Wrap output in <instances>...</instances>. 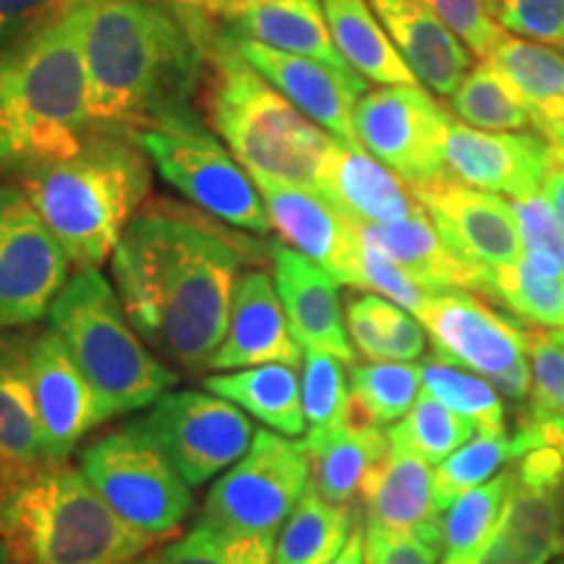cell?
<instances>
[{"label": "cell", "mask_w": 564, "mask_h": 564, "mask_svg": "<svg viewBox=\"0 0 564 564\" xmlns=\"http://www.w3.org/2000/svg\"><path fill=\"white\" fill-rule=\"evenodd\" d=\"M264 246L202 209L154 199L112 251V280L141 340L175 369L209 371L243 264Z\"/></svg>", "instance_id": "6da1fadb"}, {"label": "cell", "mask_w": 564, "mask_h": 564, "mask_svg": "<svg viewBox=\"0 0 564 564\" xmlns=\"http://www.w3.org/2000/svg\"><path fill=\"white\" fill-rule=\"evenodd\" d=\"M84 58L91 131L131 137L204 123L194 102L207 58L167 0H89Z\"/></svg>", "instance_id": "7a4b0ae2"}, {"label": "cell", "mask_w": 564, "mask_h": 564, "mask_svg": "<svg viewBox=\"0 0 564 564\" xmlns=\"http://www.w3.org/2000/svg\"><path fill=\"white\" fill-rule=\"evenodd\" d=\"M87 3L0 47V171L66 160L89 139Z\"/></svg>", "instance_id": "3957f363"}, {"label": "cell", "mask_w": 564, "mask_h": 564, "mask_svg": "<svg viewBox=\"0 0 564 564\" xmlns=\"http://www.w3.org/2000/svg\"><path fill=\"white\" fill-rule=\"evenodd\" d=\"M175 9L188 21L207 58L202 95L209 129L228 144L251 178L316 192L322 165L337 139L303 116L238 53L236 37L220 21L188 6Z\"/></svg>", "instance_id": "277c9868"}, {"label": "cell", "mask_w": 564, "mask_h": 564, "mask_svg": "<svg viewBox=\"0 0 564 564\" xmlns=\"http://www.w3.org/2000/svg\"><path fill=\"white\" fill-rule=\"evenodd\" d=\"M76 270H100L152 194V162L123 133L91 131L76 154L17 175Z\"/></svg>", "instance_id": "5b68a950"}, {"label": "cell", "mask_w": 564, "mask_h": 564, "mask_svg": "<svg viewBox=\"0 0 564 564\" xmlns=\"http://www.w3.org/2000/svg\"><path fill=\"white\" fill-rule=\"evenodd\" d=\"M0 541L19 564H133L154 544L68 463L0 486Z\"/></svg>", "instance_id": "8992f818"}, {"label": "cell", "mask_w": 564, "mask_h": 564, "mask_svg": "<svg viewBox=\"0 0 564 564\" xmlns=\"http://www.w3.org/2000/svg\"><path fill=\"white\" fill-rule=\"evenodd\" d=\"M47 327L87 377L108 421L147 411L178 384V371L141 340L100 270H79L66 282L47 312Z\"/></svg>", "instance_id": "52a82bcc"}, {"label": "cell", "mask_w": 564, "mask_h": 564, "mask_svg": "<svg viewBox=\"0 0 564 564\" xmlns=\"http://www.w3.org/2000/svg\"><path fill=\"white\" fill-rule=\"evenodd\" d=\"M79 468L116 514L154 541L178 531L194 510L192 486L133 421L91 442Z\"/></svg>", "instance_id": "ba28073f"}, {"label": "cell", "mask_w": 564, "mask_h": 564, "mask_svg": "<svg viewBox=\"0 0 564 564\" xmlns=\"http://www.w3.org/2000/svg\"><path fill=\"white\" fill-rule=\"evenodd\" d=\"M152 167L196 209L230 228L267 236L272 220L249 171L225 150L207 123L131 133Z\"/></svg>", "instance_id": "9c48e42d"}, {"label": "cell", "mask_w": 564, "mask_h": 564, "mask_svg": "<svg viewBox=\"0 0 564 564\" xmlns=\"http://www.w3.org/2000/svg\"><path fill=\"white\" fill-rule=\"evenodd\" d=\"M308 484L312 457L306 440L259 429L249 453L212 484L199 523L278 539Z\"/></svg>", "instance_id": "30bf717a"}, {"label": "cell", "mask_w": 564, "mask_h": 564, "mask_svg": "<svg viewBox=\"0 0 564 564\" xmlns=\"http://www.w3.org/2000/svg\"><path fill=\"white\" fill-rule=\"evenodd\" d=\"M419 322L436 358L481 373L512 403L531 398L528 324L518 316L497 312L468 291H442L434 293Z\"/></svg>", "instance_id": "8fae6325"}, {"label": "cell", "mask_w": 564, "mask_h": 564, "mask_svg": "<svg viewBox=\"0 0 564 564\" xmlns=\"http://www.w3.org/2000/svg\"><path fill=\"white\" fill-rule=\"evenodd\" d=\"M137 426L199 489L249 453L257 429L241 408L207 390H171L139 415Z\"/></svg>", "instance_id": "7c38bea8"}, {"label": "cell", "mask_w": 564, "mask_h": 564, "mask_svg": "<svg viewBox=\"0 0 564 564\" xmlns=\"http://www.w3.org/2000/svg\"><path fill=\"white\" fill-rule=\"evenodd\" d=\"M449 121L453 112L419 84L369 89L352 112L358 144L411 188L449 178L444 167Z\"/></svg>", "instance_id": "4fadbf2b"}, {"label": "cell", "mask_w": 564, "mask_h": 564, "mask_svg": "<svg viewBox=\"0 0 564 564\" xmlns=\"http://www.w3.org/2000/svg\"><path fill=\"white\" fill-rule=\"evenodd\" d=\"M70 259L19 183L0 181V329L45 319L66 288Z\"/></svg>", "instance_id": "5bb4252c"}, {"label": "cell", "mask_w": 564, "mask_h": 564, "mask_svg": "<svg viewBox=\"0 0 564 564\" xmlns=\"http://www.w3.org/2000/svg\"><path fill=\"white\" fill-rule=\"evenodd\" d=\"M512 470L505 510L470 564H549L564 554V455L544 444Z\"/></svg>", "instance_id": "9a60e30c"}, {"label": "cell", "mask_w": 564, "mask_h": 564, "mask_svg": "<svg viewBox=\"0 0 564 564\" xmlns=\"http://www.w3.org/2000/svg\"><path fill=\"white\" fill-rule=\"evenodd\" d=\"M13 343L30 373L53 463H68L84 436L108 421L100 400L51 327L13 337Z\"/></svg>", "instance_id": "2e32d148"}, {"label": "cell", "mask_w": 564, "mask_h": 564, "mask_svg": "<svg viewBox=\"0 0 564 564\" xmlns=\"http://www.w3.org/2000/svg\"><path fill=\"white\" fill-rule=\"evenodd\" d=\"M560 160L539 131L491 133L449 121L444 139V167L463 186L510 199L541 194L549 167Z\"/></svg>", "instance_id": "e0dca14e"}, {"label": "cell", "mask_w": 564, "mask_h": 564, "mask_svg": "<svg viewBox=\"0 0 564 564\" xmlns=\"http://www.w3.org/2000/svg\"><path fill=\"white\" fill-rule=\"evenodd\" d=\"M253 183L282 241L327 270L340 285L364 291L361 241L356 223L314 188L272 178H253Z\"/></svg>", "instance_id": "ac0fdd59"}, {"label": "cell", "mask_w": 564, "mask_h": 564, "mask_svg": "<svg viewBox=\"0 0 564 564\" xmlns=\"http://www.w3.org/2000/svg\"><path fill=\"white\" fill-rule=\"evenodd\" d=\"M444 243L465 262L499 270L523 257L510 199L453 178L413 188Z\"/></svg>", "instance_id": "d6986e66"}, {"label": "cell", "mask_w": 564, "mask_h": 564, "mask_svg": "<svg viewBox=\"0 0 564 564\" xmlns=\"http://www.w3.org/2000/svg\"><path fill=\"white\" fill-rule=\"evenodd\" d=\"M236 37V34H232ZM238 53L251 63L285 100H291L303 116L348 147L358 144L352 112L369 91L366 79H350L340 70L324 66L314 58L274 51L262 42L236 37Z\"/></svg>", "instance_id": "ffe728a7"}, {"label": "cell", "mask_w": 564, "mask_h": 564, "mask_svg": "<svg viewBox=\"0 0 564 564\" xmlns=\"http://www.w3.org/2000/svg\"><path fill=\"white\" fill-rule=\"evenodd\" d=\"M262 364H303V348L293 337L291 322L262 267L241 272L230 303V319L223 343L209 361V371H236Z\"/></svg>", "instance_id": "44dd1931"}, {"label": "cell", "mask_w": 564, "mask_h": 564, "mask_svg": "<svg viewBox=\"0 0 564 564\" xmlns=\"http://www.w3.org/2000/svg\"><path fill=\"white\" fill-rule=\"evenodd\" d=\"M272 280L303 350H322L348 366L356 361L337 282L327 270L285 241L270 243Z\"/></svg>", "instance_id": "7402d4cb"}, {"label": "cell", "mask_w": 564, "mask_h": 564, "mask_svg": "<svg viewBox=\"0 0 564 564\" xmlns=\"http://www.w3.org/2000/svg\"><path fill=\"white\" fill-rule=\"evenodd\" d=\"M387 440L390 447L358 494L364 523L442 539V507L436 505L432 463L390 429Z\"/></svg>", "instance_id": "603a6c76"}, {"label": "cell", "mask_w": 564, "mask_h": 564, "mask_svg": "<svg viewBox=\"0 0 564 564\" xmlns=\"http://www.w3.org/2000/svg\"><path fill=\"white\" fill-rule=\"evenodd\" d=\"M324 199L356 225L398 223L423 215L413 188L364 147L335 141L316 186Z\"/></svg>", "instance_id": "cb8c5ba5"}, {"label": "cell", "mask_w": 564, "mask_h": 564, "mask_svg": "<svg viewBox=\"0 0 564 564\" xmlns=\"http://www.w3.org/2000/svg\"><path fill=\"white\" fill-rule=\"evenodd\" d=\"M358 238L361 246H369L403 267L429 291H468L489 299L491 270L465 262L460 253L449 249L426 212L398 223L358 225Z\"/></svg>", "instance_id": "d4e9b609"}, {"label": "cell", "mask_w": 564, "mask_h": 564, "mask_svg": "<svg viewBox=\"0 0 564 564\" xmlns=\"http://www.w3.org/2000/svg\"><path fill=\"white\" fill-rule=\"evenodd\" d=\"M369 3L419 84L440 97H453L474 68V53L457 40V34L419 0Z\"/></svg>", "instance_id": "484cf974"}, {"label": "cell", "mask_w": 564, "mask_h": 564, "mask_svg": "<svg viewBox=\"0 0 564 564\" xmlns=\"http://www.w3.org/2000/svg\"><path fill=\"white\" fill-rule=\"evenodd\" d=\"M37 400L13 337H0V486L51 468Z\"/></svg>", "instance_id": "4316f807"}, {"label": "cell", "mask_w": 564, "mask_h": 564, "mask_svg": "<svg viewBox=\"0 0 564 564\" xmlns=\"http://www.w3.org/2000/svg\"><path fill=\"white\" fill-rule=\"evenodd\" d=\"M220 24L236 37L262 42L282 53L314 58L350 79H364L337 51L322 0H267V3L236 11Z\"/></svg>", "instance_id": "83f0119b"}, {"label": "cell", "mask_w": 564, "mask_h": 564, "mask_svg": "<svg viewBox=\"0 0 564 564\" xmlns=\"http://www.w3.org/2000/svg\"><path fill=\"white\" fill-rule=\"evenodd\" d=\"M484 63L523 105L533 129L554 144L564 123V53L507 32Z\"/></svg>", "instance_id": "f1b7e54d"}, {"label": "cell", "mask_w": 564, "mask_h": 564, "mask_svg": "<svg viewBox=\"0 0 564 564\" xmlns=\"http://www.w3.org/2000/svg\"><path fill=\"white\" fill-rule=\"evenodd\" d=\"M312 457V489L324 502L352 507L371 468L382 460L390 440L382 426H361L345 421L343 426L306 432Z\"/></svg>", "instance_id": "f546056e"}, {"label": "cell", "mask_w": 564, "mask_h": 564, "mask_svg": "<svg viewBox=\"0 0 564 564\" xmlns=\"http://www.w3.org/2000/svg\"><path fill=\"white\" fill-rule=\"evenodd\" d=\"M204 390L238 405L272 432L299 440L308 432L301 403V377L295 366L262 364L249 369L217 371L204 377Z\"/></svg>", "instance_id": "4dcf8cb0"}, {"label": "cell", "mask_w": 564, "mask_h": 564, "mask_svg": "<svg viewBox=\"0 0 564 564\" xmlns=\"http://www.w3.org/2000/svg\"><path fill=\"white\" fill-rule=\"evenodd\" d=\"M322 6L337 51L356 74L382 87L419 84L369 0H322Z\"/></svg>", "instance_id": "1f68e13d"}, {"label": "cell", "mask_w": 564, "mask_h": 564, "mask_svg": "<svg viewBox=\"0 0 564 564\" xmlns=\"http://www.w3.org/2000/svg\"><path fill=\"white\" fill-rule=\"evenodd\" d=\"M535 447H544V436L533 421L518 415L514 432L502 434H474L460 449H455L447 460H442L434 470L436 505L442 512L455 502L465 491L476 489L499 476L507 465L531 453Z\"/></svg>", "instance_id": "d6a6232c"}, {"label": "cell", "mask_w": 564, "mask_h": 564, "mask_svg": "<svg viewBox=\"0 0 564 564\" xmlns=\"http://www.w3.org/2000/svg\"><path fill=\"white\" fill-rule=\"evenodd\" d=\"M345 324H348L352 348L369 361L411 364L426 352L423 324L379 293H348Z\"/></svg>", "instance_id": "836d02e7"}, {"label": "cell", "mask_w": 564, "mask_h": 564, "mask_svg": "<svg viewBox=\"0 0 564 564\" xmlns=\"http://www.w3.org/2000/svg\"><path fill=\"white\" fill-rule=\"evenodd\" d=\"M358 520L361 510L324 502L308 484L299 507L280 528L272 564H333Z\"/></svg>", "instance_id": "e575fe53"}, {"label": "cell", "mask_w": 564, "mask_h": 564, "mask_svg": "<svg viewBox=\"0 0 564 564\" xmlns=\"http://www.w3.org/2000/svg\"><path fill=\"white\" fill-rule=\"evenodd\" d=\"M421 366L369 361L350 369V423L392 426L403 421L421 394Z\"/></svg>", "instance_id": "d590c367"}, {"label": "cell", "mask_w": 564, "mask_h": 564, "mask_svg": "<svg viewBox=\"0 0 564 564\" xmlns=\"http://www.w3.org/2000/svg\"><path fill=\"white\" fill-rule=\"evenodd\" d=\"M514 481L512 463L499 476L476 489L460 494L442 518V560L440 564H470L478 549L489 539L505 510Z\"/></svg>", "instance_id": "8d00e7d4"}, {"label": "cell", "mask_w": 564, "mask_h": 564, "mask_svg": "<svg viewBox=\"0 0 564 564\" xmlns=\"http://www.w3.org/2000/svg\"><path fill=\"white\" fill-rule=\"evenodd\" d=\"M421 387L449 411L468 419L478 432H510L505 403L489 379L476 377L463 366L447 364L442 358H432V361L421 364Z\"/></svg>", "instance_id": "74e56055"}, {"label": "cell", "mask_w": 564, "mask_h": 564, "mask_svg": "<svg viewBox=\"0 0 564 564\" xmlns=\"http://www.w3.org/2000/svg\"><path fill=\"white\" fill-rule=\"evenodd\" d=\"M272 535H246L196 523L192 531L154 549L137 564H272Z\"/></svg>", "instance_id": "f35d334b"}, {"label": "cell", "mask_w": 564, "mask_h": 564, "mask_svg": "<svg viewBox=\"0 0 564 564\" xmlns=\"http://www.w3.org/2000/svg\"><path fill=\"white\" fill-rule=\"evenodd\" d=\"M491 301L528 327L564 329V278L535 272L523 257L514 264L491 270Z\"/></svg>", "instance_id": "ab89813d"}, {"label": "cell", "mask_w": 564, "mask_h": 564, "mask_svg": "<svg viewBox=\"0 0 564 564\" xmlns=\"http://www.w3.org/2000/svg\"><path fill=\"white\" fill-rule=\"evenodd\" d=\"M449 112L478 131H535L523 105L514 100V95L499 79L497 70L484 61L468 70L460 87L449 97Z\"/></svg>", "instance_id": "60d3db41"}, {"label": "cell", "mask_w": 564, "mask_h": 564, "mask_svg": "<svg viewBox=\"0 0 564 564\" xmlns=\"http://www.w3.org/2000/svg\"><path fill=\"white\" fill-rule=\"evenodd\" d=\"M387 429L405 444H411L415 453L432 465L447 460L455 449H460L476 434L474 423L449 411L426 390H421L419 400H415L411 413L403 421L392 423Z\"/></svg>", "instance_id": "b9f144b4"}, {"label": "cell", "mask_w": 564, "mask_h": 564, "mask_svg": "<svg viewBox=\"0 0 564 564\" xmlns=\"http://www.w3.org/2000/svg\"><path fill=\"white\" fill-rule=\"evenodd\" d=\"M301 403L308 432L343 426L350 413V390L345 361L322 350H303Z\"/></svg>", "instance_id": "7bdbcfd3"}, {"label": "cell", "mask_w": 564, "mask_h": 564, "mask_svg": "<svg viewBox=\"0 0 564 564\" xmlns=\"http://www.w3.org/2000/svg\"><path fill=\"white\" fill-rule=\"evenodd\" d=\"M528 361L533 387L520 415L535 423L564 419V329L528 327Z\"/></svg>", "instance_id": "ee69618b"}, {"label": "cell", "mask_w": 564, "mask_h": 564, "mask_svg": "<svg viewBox=\"0 0 564 564\" xmlns=\"http://www.w3.org/2000/svg\"><path fill=\"white\" fill-rule=\"evenodd\" d=\"M523 259L546 278H564V230L544 194L510 199Z\"/></svg>", "instance_id": "f6af8a7d"}, {"label": "cell", "mask_w": 564, "mask_h": 564, "mask_svg": "<svg viewBox=\"0 0 564 564\" xmlns=\"http://www.w3.org/2000/svg\"><path fill=\"white\" fill-rule=\"evenodd\" d=\"M442 24L457 34L476 58L486 61L505 40L507 30L499 24L497 0H419Z\"/></svg>", "instance_id": "bcb514c9"}, {"label": "cell", "mask_w": 564, "mask_h": 564, "mask_svg": "<svg viewBox=\"0 0 564 564\" xmlns=\"http://www.w3.org/2000/svg\"><path fill=\"white\" fill-rule=\"evenodd\" d=\"M361 241V238H358ZM361 274H364V291L384 295L387 301L398 303L415 319L426 312L429 301L434 299V291L421 285L413 274H408L403 267H398L390 259L382 257L379 251L361 246Z\"/></svg>", "instance_id": "7dc6e473"}, {"label": "cell", "mask_w": 564, "mask_h": 564, "mask_svg": "<svg viewBox=\"0 0 564 564\" xmlns=\"http://www.w3.org/2000/svg\"><path fill=\"white\" fill-rule=\"evenodd\" d=\"M497 13L507 32L564 47V0H497Z\"/></svg>", "instance_id": "c3c4849f"}, {"label": "cell", "mask_w": 564, "mask_h": 564, "mask_svg": "<svg viewBox=\"0 0 564 564\" xmlns=\"http://www.w3.org/2000/svg\"><path fill=\"white\" fill-rule=\"evenodd\" d=\"M440 560L442 539L366 525V564H440Z\"/></svg>", "instance_id": "681fc988"}, {"label": "cell", "mask_w": 564, "mask_h": 564, "mask_svg": "<svg viewBox=\"0 0 564 564\" xmlns=\"http://www.w3.org/2000/svg\"><path fill=\"white\" fill-rule=\"evenodd\" d=\"M84 0H0V47L45 26Z\"/></svg>", "instance_id": "f907efd6"}, {"label": "cell", "mask_w": 564, "mask_h": 564, "mask_svg": "<svg viewBox=\"0 0 564 564\" xmlns=\"http://www.w3.org/2000/svg\"><path fill=\"white\" fill-rule=\"evenodd\" d=\"M167 3L188 6V9L204 13V17H209L215 21H225L236 11H243V9H249V6H257V3H267V0H167Z\"/></svg>", "instance_id": "816d5d0a"}, {"label": "cell", "mask_w": 564, "mask_h": 564, "mask_svg": "<svg viewBox=\"0 0 564 564\" xmlns=\"http://www.w3.org/2000/svg\"><path fill=\"white\" fill-rule=\"evenodd\" d=\"M541 192H544L546 202L552 204L556 220H560L564 230V160H556L552 167H549L544 183H541Z\"/></svg>", "instance_id": "f5cc1de1"}, {"label": "cell", "mask_w": 564, "mask_h": 564, "mask_svg": "<svg viewBox=\"0 0 564 564\" xmlns=\"http://www.w3.org/2000/svg\"><path fill=\"white\" fill-rule=\"evenodd\" d=\"M333 564H366V525H364V514L358 520L356 528H352L348 544L343 546V552L335 556Z\"/></svg>", "instance_id": "db71d44e"}, {"label": "cell", "mask_w": 564, "mask_h": 564, "mask_svg": "<svg viewBox=\"0 0 564 564\" xmlns=\"http://www.w3.org/2000/svg\"><path fill=\"white\" fill-rule=\"evenodd\" d=\"M525 419V415H523ZM535 423V421H533ZM541 429V436H544V444H552V447L560 449L564 455V419L556 421H544V423H535Z\"/></svg>", "instance_id": "11a10c76"}, {"label": "cell", "mask_w": 564, "mask_h": 564, "mask_svg": "<svg viewBox=\"0 0 564 564\" xmlns=\"http://www.w3.org/2000/svg\"><path fill=\"white\" fill-rule=\"evenodd\" d=\"M0 564H19L17 556H13V552L9 549V544H6V541H0Z\"/></svg>", "instance_id": "9f6ffc18"}, {"label": "cell", "mask_w": 564, "mask_h": 564, "mask_svg": "<svg viewBox=\"0 0 564 564\" xmlns=\"http://www.w3.org/2000/svg\"><path fill=\"white\" fill-rule=\"evenodd\" d=\"M554 152L560 154V160H564V123H562V131H560V137H556V141H554Z\"/></svg>", "instance_id": "6f0895ef"}, {"label": "cell", "mask_w": 564, "mask_h": 564, "mask_svg": "<svg viewBox=\"0 0 564 564\" xmlns=\"http://www.w3.org/2000/svg\"><path fill=\"white\" fill-rule=\"evenodd\" d=\"M554 564H564V560H560V562H554Z\"/></svg>", "instance_id": "680465c9"}]
</instances>
